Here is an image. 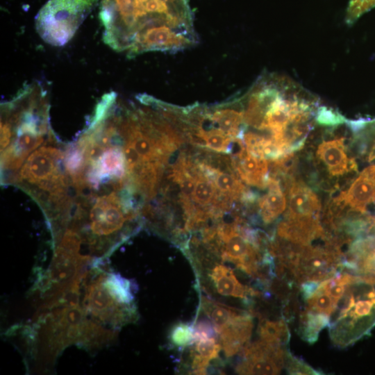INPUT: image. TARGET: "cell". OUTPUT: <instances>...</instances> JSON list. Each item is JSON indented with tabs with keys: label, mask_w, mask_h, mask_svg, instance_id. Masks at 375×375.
I'll use <instances>...</instances> for the list:
<instances>
[{
	"label": "cell",
	"mask_w": 375,
	"mask_h": 375,
	"mask_svg": "<svg viewBox=\"0 0 375 375\" xmlns=\"http://www.w3.org/2000/svg\"><path fill=\"white\" fill-rule=\"evenodd\" d=\"M305 310L323 314L331 317L337 309L338 302L335 301L320 286L306 299Z\"/></svg>",
	"instance_id": "obj_17"
},
{
	"label": "cell",
	"mask_w": 375,
	"mask_h": 375,
	"mask_svg": "<svg viewBox=\"0 0 375 375\" xmlns=\"http://www.w3.org/2000/svg\"><path fill=\"white\" fill-rule=\"evenodd\" d=\"M351 130L360 133L363 139V153L369 161L375 160V119L347 121Z\"/></svg>",
	"instance_id": "obj_18"
},
{
	"label": "cell",
	"mask_w": 375,
	"mask_h": 375,
	"mask_svg": "<svg viewBox=\"0 0 375 375\" xmlns=\"http://www.w3.org/2000/svg\"><path fill=\"white\" fill-rule=\"evenodd\" d=\"M253 327L251 315L239 310L222 328L216 332L226 356L231 357L242 350L251 338Z\"/></svg>",
	"instance_id": "obj_6"
},
{
	"label": "cell",
	"mask_w": 375,
	"mask_h": 375,
	"mask_svg": "<svg viewBox=\"0 0 375 375\" xmlns=\"http://www.w3.org/2000/svg\"><path fill=\"white\" fill-rule=\"evenodd\" d=\"M193 328L185 323L176 324L171 331L170 339L172 343L178 347H184L192 343Z\"/></svg>",
	"instance_id": "obj_21"
},
{
	"label": "cell",
	"mask_w": 375,
	"mask_h": 375,
	"mask_svg": "<svg viewBox=\"0 0 375 375\" xmlns=\"http://www.w3.org/2000/svg\"><path fill=\"white\" fill-rule=\"evenodd\" d=\"M301 332L302 338L309 343H314L319 332L330 323L327 315L305 310L300 317Z\"/></svg>",
	"instance_id": "obj_15"
},
{
	"label": "cell",
	"mask_w": 375,
	"mask_h": 375,
	"mask_svg": "<svg viewBox=\"0 0 375 375\" xmlns=\"http://www.w3.org/2000/svg\"><path fill=\"white\" fill-rule=\"evenodd\" d=\"M217 197V189L214 183L199 171L192 193V201L200 207L207 208L211 204L215 205Z\"/></svg>",
	"instance_id": "obj_16"
},
{
	"label": "cell",
	"mask_w": 375,
	"mask_h": 375,
	"mask_svg": "<svg viewBox=\"0 0 375 375\" xmlns=\"http://www.w3.org/2000/svg\"><path fill=\"white\" fill-rule=\"evenodd\" d=\"M287 370L290 374H320L299 359L292 356L288 351L286 353L285 364Z\"/></svg>",
	"instance_id": "obj_22"
},
{
	"label": "cell",
	"mask_w": 375,
	"mask_h": 375,
	"mask_svg": "<svg viewBox=\"0 0 375 375\" xmlns=\"http://www.w3.org/2000/svg\"><path fill=\"white\" fill-rule=\"evenodd\" d=\"M279 241L294 246L310 244L324 235L319 219H298L285 217L277 226Z\"/></svg>",
	"instance_id": "obj_7"
},
{
	"label": "cell",
	"mask_w": 375,
	"mask_h": 375,
	"mask_svg": "<svg viewBox=\"0 0 375 375\" xmlns=\"http://www.w3.org/2000/svg\"><path fill=\"white\" fill-rule=\"evenodd\" d=\"M335 201L362 215L367 212L369 206H375V165L365 167Z\"/></svg>",
	"instance_id": "obj_5"
},
{
	"label": "cell",
	"mask_w": 375,
	"mask_h": 375,
	"mask_svg": "<svg viewBox=\"0 0 375 375\" xmlns=\"http://www.w3.org/2000/svg\"><path fill=\"white\" fill-rule=\"evenodd\" d=\"M344 140L343 137L323 140L317 149V157L333 176H342L356 170V161L346 153Z\"/></svg>",
	"instance_id": "obj_8"
},
{
	"label": "cell",
	"mask_w": 375,
	"mask_h": 375,
	"mask_svg": "<svg viewBox=\"0 0 375 375\" xmlns=\"http://www.w3.org/2000/svg\"><path fill=\"white\" fill-rule=\"evenodd\" d=\"M194 343L190 355L192 372L194 374H206L210 361L218 357L221 344L214 337L202 338Z\"/></svg>",
	"instance_id": "obj_13"
},
{
	"label": "cell",
	"mask_w": 375,
	"mask_h": 375,
	"mask_svg": "<svg viewBox=\"0 0 375 375\" xmlns=\"http://www.w3.org/2000/svg\"><path fill=\"white\" fill-rule=\"evenodd\" d=\"M315 121L322 126L334 127L343 124L347 120L344 116L332 108L320 106L317 109Z\"/></svg>",
	"instance_id": "obj_20"
},
{
	"label": "cell",
	"mask_w": 375,
	"mask_h": 375,
	"mask_svg": "<svg viewBox=\"0 0 375 375\" xmlns=\"http://www.w3.org/2000/svg\"><path fill=\"white\" fill-rule=\"evenodd\" d=\"M241 179L246 183L263 188L268 181V162L266 159L249 153L244 144L231 161Z\"/></svg>",
	"instance_id": "obj_10"
},
{
	"label": "cell",
	"mask_w": 375,
	"mask_h": 375,
	"mask_svg": "<svg viewBox=\"0 0 375 375\" xmlns=\"http://www.w3.org/2000/svg\"><path fill=\"white\" fill-rule=\"evenodd\" d=\"M99 0H49L35 17L36 31L47 43L67 44Z\"/></svg>",
	"instance_id": "obj_2"
},
{
	"label": "cell",
	"mask_w": 375,
	"mask_h": 375,
	"mask_svg": "<svg viewBox=\"0 0 375 375\" xmlns=\"http://www.w3.org/2000/svg\"><path fill=\"white\" fill-rule=\"evenodd\" d=\"M209 276L217 292L223 296L247 299L258 292L242 285L233 270L222 264H217L211 269Z\"/></svg>",
	"instance_id": "obj_11"
},
{
	"label": "cell",
	"mask_w": 375,
	"mask_h": 375,
	"mask_svg": "<svg viewBox=\"0 0 375 375\" xmlns=\"http://www.w3.org/2000/svg\"><path fill=\"white\" fill-rule=\"evenodd\" d=\"M288 210L285 217L319 219L321 204L315 193L303 183L295 181L289 190Z\"/></svg>",
	"instance_id": "obj_9"
},
{
	"label": "cell",
	"mask_w": 375,
	"mask_h": 375,
	"mask_svg": "<svg viewBox=\"0 0 375 375\" xmlns=\"http://www.w3.org/2000/svg\"><path fill=\"white\" fill-rule=\"evenodd\" d=\"M342 253L335 243L326 247L306 245L292 251L283 263L299 284L321 283L338 274L344 267Z\"/></svg>",
	"instance_id": "obj_3"
},
{
	"label": "cell",
	"mask_w": 375,
	"mask_h": 375,
	"mask_svg": "<svg viewBox=\"0 0 375 375\" xmlns=\"http://www.w3.org/2000/svg\"><path fill=\"white\" fill-rule=\"evenodd\" d=\"M284 346L260 339L242 349V360L236 371L240 374H278L285 364Z\"/></svg>",
	"instance_id": "obj_4"
},
{
	"label": "cell",
	"mask_w": 375,
	"mask_h": 375,
	"mask_svg": "<svg viewBox=\"0 0 375 375\" xmlns=\"http://www.w3.org/2000/svg\"><path fill=\"white\" fill-rule=\"evenodd\" d=\"M375 7V0H350L346 12L347 24H353L360 17Z\"/></svg>",
	"instance_id": "obj_19"
},
{
	"label": "cell",
	"mask_w": 375,
	"mask_h": 375,
	"mask_svg": "<svg viewBox=\"0 0 375 375\" xmlns=\"http://www.w3.org/2000/svg\"><path fill=\"white\" fill-rule=\"evenodd\" d=\"M267 186L268 192L259 200V213L265 224L275 221L285 210V197L279 183L273 178H269Z\"/></svg>",
	"instance_id": "obj_12"
},
{
	"label": "cell",
	"mask_w": 375,
	"mask_h": 375,
	"mask_svg": "<svg viewBox=\"0 0 375 375\" xmlns=\"http://www.w3.org/2000/svg\"><path fill=\"white\" fill-rule=\"evenodd\" d=\"M336 317L329 323L334 344L344 347L375 325V276L360 275L347 285Z\"/></svg>",
	"instance_id": "obj_1"
},
{
	"label": "cell",
	"mask_w": 375,
	"mask_h": 375,
	"mask_svg": "<svg viewBox=\"0 0 375 375\" xmlns=\"http://www.w3.org/2000/svg\"><path fill=\"white\" fill-rule=\"evenodd\" d=\"M258 333L260 340L272 344L285 346L289 340V330L283 319L271 321L261 318Z\"/></svg>",
	"instance_id": "obj_14"
}]
</instances>
